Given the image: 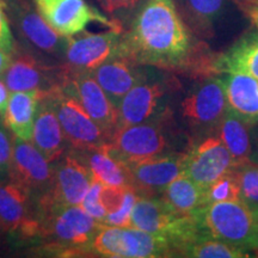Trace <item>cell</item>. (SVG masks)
<instances>
[{
    "instance_id": "10",
    "label": "cell",
    "mask_w": 258,
    "mask_h": 258,
    "mask_svg": "<svg viewBox=\"0 0 258 258\" xmlns=\"http://www.w3.org/2000/svg\"><path fill=\"white\" fill-rule=\"evenodd\" d=\"M37 11L47 24L62 37H72L88 28L99 23L108 28H121L110 21L85 0H32Z\"/></svg>"
},
{
    "instance_id": "36",
    "label": "cell",
    "mask_w": 258,
    "mask_h": 258,
    "mask_svg": "<svg viewBox=\"0 0 258 258\" xmlns=\"http://www.w3.org/2000/svg\"><path fill=\"white\" fill-rule=\"evenodd\" d=\"M102 8L109 14L120 11V10L133 9L140 0H98Z\"/></svg>"
},
{
    "instance_id": "32",
    "label": "cell",
    "mask_w": 258,
    "mask_h": 258,
    "mask_svg": "<svg viewBox=\"0 0 258 258\" xmlns=\"http://www.w3.org/2000/svg\"><path fill=\"white\" fill-rule=\"evenodd\" d=\"M140 198L137 190L134 188H128L124 194L123 201H122L120 208L114 213H110L101 221L102 225L115 226V227H131V217L133 208L137 203L138 199Z\"/></svg>"
},
{
    "instance_id": "38",
    "label": "cell",
    "mask_w": 258,
    "mask_h": 258,
    "mask_svg": "<svg viewBox=\"0 0 258 258\" xmlns=\"http://www.w3.org/2000/svg\"><path fill=\"white\" fill-rule=\"evenodd\" d=\"M9 90L6 88V85L0 79V115L4 114V110L6 108V104H8V99H9Z\"/></svg>"
},
{
    "instance_id": "39",
    "label": "cell",
    "mask_w": 258,
    "mask_h": 258,
    "mask_svg": "<svg viewBox=\"0 0 258 258\" xmlns=\"http://www.w3.org/2000/svg\"><path fill=\"white\" fill-rule=\"evenodd\" d=\"M12 61V55L11 54H8L5 50H3L0 48V78L3 77V74L5 73V71L8 70Z\"/></svg>"
},
{
    "instance_id": "17",
    "label": "cell",
    "mask_w": 258,
    "mask_h": 258,
    "mask_svg": "<svg viewBox=\"0 0 258 258\" xmlns=\"http://www.w3.org/2000/svg\"><path fill=\"white\" fill-rule=\"evenodd\" d=\"M185 152H169L129 164L133 186L140 196L154 198L177 177L184 175Z\"/></svg>"
},
{
    "instance_id": "30",
    "label": "cell",
    "mask_w": 258,
    "mask_h": 258,
    "mask_svg": "<svg viewBox=\"0 0 258 258\" xmlns=\"http://www.w3.org/2000/svg\"><path fill=\"white\" fill-rule=\"evenodd\" d=\"M225 201H241L239 176L235 167L219 177L206 189L207 206L214 202Z\"/></svg>"
},
{
    "instance_id": "25",
    "label": "cell",
    "mask_w": 258,
    "mask_h": 258,
    "mask_svg": "<svg viewBox=\"0 0 258 258\" xmlns=\"http://www.w3.org/2000/svg\"><path fill=\"white\" fill-rule=\"evenodd\" d=\"M213 73H243L258 80V34L250 35L213 59Z\"/></svg>"
},
{
    "instance_id": "34",
    "label": "cell",
    "mask_w": 258,
    "mask_h": 258,
    "mask_svg": "<svg viewBox=\"0 0 258 258\" xmlns=\"http://www.w3.org/2000/svg\"><path fill=\"white\" fill-rule=\"evenodd\" d=\"M14 152V138L4 121L0 120V177L9 175Z\"/></svg>"
},
{
    "instance_id": "23",
    "label": "cell",
    "mask_w": 258,
    "mask_h": 258,
    "mask_svg": "<svg viewBox=\"0 0 258 258\" xmlns=\"http://www.w3.org/2000/svg\"><path fill=\"white\" fill-rule=\"evenodd\" d=\"M47 91H16L9 96L3 121L14 137L31 141L38 104Z\"/></svg>"
},
{
    "instance_id": "13",
    "label": "cell",
    "mask_w": 258,
    "mask_h": 258,
    "mask_svg": "<svg viewBox=\"0 0 258 258\" xmlns=\"http://www.w3.org/2000/svg\"><path fill=\"white\" fill-rule=\"evenodd\" d=\"M0 226L22 238L41 235L36 201L30 191L17 183L0 180Z\"/></svg>"
},
{
    "instance_id": "8",
    "label": "cell",
    "mask_w": 258,
    "mask_h": 258,
    "mask_svg": "<svg viewBox=\"0 0 258 258\" xmlns=\"http://www.w3.org/2000/svg\"><path fill=\"white\" fill-rule=\"evenodd\" d=\"M59 118L67 144L74 151H85L106 144L111 134L102 128L60 84L47 91Z\"/></svg>"
},
{
    "instance_id": "21",
    "label": "cell",
    "mask_w": 258,
    "mask_h": 258,
    "mask_svg": "<svg viewBox=\"0 0 258 258\" xmlns=\"http://www.w3.org/2000/svg\"><path fill=\"white\" fill-rule=\"evenodd\" d=\"M91 73L116 106L125 93L145 77L143 71L138 69V63L120 55L105 61Z\"/></svg>"
},
{
    "instance_id": "28",
    "label": "cell",
    "mask_w": 258,
    "mask_h": 258,
    "mask_svg": "<svg viewBox=\"0 0 258 258\" xmlns=\"http://www.w3.org/2000/svg\"><path fill=\"white\" fill-rule=\"evenodd\" d=\"M226 5L227 0H179L180 15L184 17L185 24L203 36L213 34Z\"/></svg>"
},
{
    "instance_id": "41",
    "label": "cell",
    "mask_w": 258,
    "mask_h": 258,
    "mask_svg": "<svg viewBox=\"0 0 258 258\" xmlns=\"http://www.w3.org/2000/svg\"><path fill=\"white\" fill-rule=\"evenodd\" d=\"M256 217H257V219H258V214H256Z\"/></svg>"
},
{
    "instance_id": "2",
    "label": "cell",
    "mask_w": 258,
    "mask_h": 258,
    "mask_svg": "<svg viewBox=\"0 0 258 258\" xmlns=\"http://www.w3.org/2000/svg\"><path fill=\"white\" fill-rule=\"evenodd\" d=\"M131 227L166 238L182 256L190 244L209 235L203 228L199 214H183L171 208L160 198L147 196H140L135 203Z\"/></svg>"
},
{
    "instance_id": "16",
    "label": "cell",
    "mask_w": 258,
    "mask_h": 258,
    "mask_svg": "<svg viewBox=\"0 0 258 258\" xmlns=\"http://www.w3.org/2000/svg\"><path fill=\"white\" fill-rule=\"evenodd\" d=\"M233 167V158L218 137L203 139L185 152L184 175L203 189Z\"/></svg>"
},
{
    "instance_id": "29",
    "label": "cell",
    "mask_w": 258,
    "mask_h": 258,
    "mask_svg": "<svg viewBox=\"0 0 258 258\" xmlns=\"http://www.w3.org/2000/svg\"><path fill=\"white\" fill-rule=\"evenodd\" d=\"M184 257L192 258H246L250 251L234 246L211 235H205L190 244L183 252Z\"/></svg>"
},
{
    "instance_id": "31",
    "label": "cell",
    "mask_w": 258,
    "mask_h": 258,
    "mask_svg": "<svg viewBox=\"0 0 258 258\" xmlns=\"http://www.w3.org/2000/svg\"><path fill=\"white\" fill-rule=\"evenodd\" d=\"M235 169L239 176L241 201L254 214H258V165L249 161Z\"/></svg>"
},
{
    "instance_id": "35",
    "label": "cell",
    "mask_w": 258,
    "mask_h": 258,
    "mask_svg": "<svg viewBox=\"0 0 258 258\" xmlns=\"http://www.w3.org/2000/svg\"><path fill=\"white\" fill-rule=\"evenodd\" d=\"M0 48L11 55H14L16 49L15 38L2 0H0Z\"/></svg>"
},
{
    "instance_id": "12",
    "label": "cell",
    "mask_w": 258,
    "mask_h": 258,
    "mask_svg": "<svg viewBox=\"0 0 258 258\" xmlns=\"http://www.w3.org/2000/svg\"><path fill=\"white\" fill-rule=\"evenodd\" d=\"M60 85L64 92L83 106L93 121L112 134L117 128V106L111 102L91 72H71L64 70Z\"/></svg>"
},
{
    "instance_id": "22",
    "label": "cell",
    "mask_w": 258,
    "mask_h": 258,
    "mask_svg": "<svg viewBox=\"0 0 258 258\" xmlns=\"http://www.w3.org/2000/svg\"><path fill=\"white\" fill-rule=\"evenodd\" d=\"M74 152L89 167L93 179L108 186L134 188L128 165L111 152L108 143L99 147Z\"/></svg>"
},
{
    "instance_id": "18",
    "label": "cell",
    "mask_w": 258,
    "mask_h": 258,
    "mask_svg": "<svg viewBox=\"0 0 258 258\" xmlns=\"http://www.w3.org/2000/svg\"><path fill=\"white\" fill-rule=\"evenodd\" d=\"M166 89L163 83L143 79L125 93L117 105V127L137 124L157 117L161 112V102Z\"/></svg>"
},
{
    "instance_id": "11",
    "label": "cell",
    "mask_w": 258,
    "mask_h": 258,
    "mask_svg": "<svg viewBox=\"0 0 258 258\" xmlns=\"http://www.w3.org/2000/svg\"><path fill=\"white\" fill-rule=\"evenodd\" d=\"M122 28H111L101 34H83L67 37L63 69L71 72H91L117 54Z\"/></svg>"
},
{
    "instance_id": "3",
    "label": "cell",
    "mask_w": 258,
    "mask_h": 258,
    "mask_svg": "<svg viewBox=\"0 0 258 258\" xmlns=\"http://www.w3.org/2000/svg\"><path fill=\"white\" fill-rule=\"evenodd\" d=\"M41 235L50 239L54 252H91V244L102 224L80 206L38 211Z\"/></svg>"
},
{
    "instance_id": "15",
    "label": "cell",
    "mask_w": 258,
    "mask_h": 258,
    "mask_svg": "<svg viewBox=\"0 0 258 258\" xmlns=\"http://www.w3.org/2000/svg\"><path fill=\"white\" fill-rule=\"evenodd\" d=\"M54 166L31 141L14 137V152L10 166V180L31 192L35 200L49 189Z\"/></svg>"
},
{
    "instance_id": "19",
    "label": "cell",
    "mask_w": 258,
    "mask_h": 258,
    "mask_svg": "<svg viewBox=\"0 0 258 258\" xmlns=\"http://www.w3.org/2000/svg\"><path fill=\"white\" fill-rule=\"evenodd\" d=\"M47 66L31 54L21 53L15 57L3 74L2 80L10 92L41 90L49 91L61 83L63 77V67L60 72Z\"/></svg>"
},
{
    "instance_id": "7",
    "label": "cell",
    "mask_w": 258,
    "mask_h": 258,
    "mask_svg": "<svg viewBox=\"0 0 258 258\" xmlns=\"http://www.w3.org/2000/svg\"><path fill=\"white\" fill-rule=\"evenodd\" d=\"M53 166L51 184L43 195L35 200L36 208L44 211L82 205L93 182L89 167L73 150L64 152Z\"/></svg>"
},
{
    "instance_id": "26",
    "label": "cell",
    "mask_w": 258,
    "mask_h": 258,
    "mask_svg": "<svg viewBox=\"0 0 258 258\" xmlns=\"http://www.w3.org/2000/svg\"><path fill=\"white\" fill-rule=\"evenodd\" d=\"M159 195L166 205L183 214H199L207 206L206 189L185 175L177 177L161 190Z\"/></svg>"
},
{
    "instance_id": "4",
    "label": "cell",
    "mask_w": 258,
    "mask_h": 258,
    "mask_svg": "<svg viewBox=\"0 0 258 258\" xmlns=\"http://www.w3.org/2000/svg\"><path fill=\"white\" fill-rule=\"evenodd\" d=\"M199 217L211 237L247 251L258 249V219L243 201L211 203Z\"/></svg>"
},
{
    "instance_id": "14",
    "label": "cell",
    "mask_w": 258,
    "mask_h": 258,
    "mask_svg": "<svg viewBox=\"0 0 258 258\" xmlns=\"http://www.w3.org/2000/svg\"><path fill=\"white\" fill-rule=\"evenodd\" d=\"M228 111L225 85L220 78L198 84L180 104L182 117L192 128H214Z\"/></svg>"
},
{
    "instance_id": "5",
    "label": "cell",
    "mask_w": 258,
    "mask_h": 258,
    "mask_svg": "<svg viewBox=\"0 0 258 258\" xmlns=\"http://www.w3.org/2000/svg\"><path fill=\"white\" fill-rule=\"evenodd\" d=\"M91 253L109 258H159L176 256L166 238L135 227L102 225L91 244Z\"/></svg>"
},
{
    "instance_id": "27",
    "label": "cell",
    "mask_w": 258,
    "mask_h": 258,
    "mask_svg": "<svg viewBox=\"0 0 258 258\" xmlns=\"http://www.w3.org/2000/svg\"><path fill=\"white\" fill-rule=\"evenodd\" d=\"M249 123L228 110L219 122L218 138L222 141L234 161V167H239L250 161L251 141Z\"/></svg>"
},
{
    "instance_id": "33",
    "label": "cell",
    "mask_w": 258,
    "mask_h": 258,
    "mask_svg": "<svg viewBox=\"0 0 258 258\" xmlns=\"http://www.w3.org/2000/svg\"><path fill=\"white\" fill-rule=\"evenodd\" d=\"M103 185L104 184H102L101 182L93 179L88 194H86L82 205H80V207H82L84 211L88 212L91 217L97 219L99 222L106 217V214H108L102 200Z\"/></svg>"
},
{
    "instance_id": "20",
    "label": "cell",
    "mask_w": 258,
    "mask_h": 258,
    "mask_svg": "<svg viewBox=\"0 0 258 258\" xmlns=\"http://www.w3.org/2000/svg\"><path fill=\"white\" fill-rule=\"evenodd\" d=\"M31 143L51 164L55 163L66 152L69 145L47 92L38 104Z\"/></svg>"
},
{
    "instance_id": "1",
    "label": "cell",
    "mask_w": 258,
    "mask_h": 258,
    "mask_svg": "<svg viewBox=\"0 0 258 258\" xmlns=\"http://www.w3.org/2000/svg\"><path fill=\"white\" fill-rule=\"evenodd\" d=\"M116 55L157 69L211 72V56L196 46L173 0H147Z\"/></svg>"
},
{
    "instance_id": "24",
    "label": "cell",
    "mask_w": 258,
    "mask_h": 258,
    "mask_svg": "<svg viewBox=\"0 0 258 258\" xmlns=\"http://www.w3.org/2000/svg\"><path fill=\"white\" fill-rule=\"evenodd\" d=\"M222 82L228 110L247 123L258 122V80L243 73H228Z\"/></svg>"
},
{
    "instance_id": "40",
    "label": "cell",
    "mask_w": 258,
    "mask_h": 258,
    "mask_svg": "<svg viewBox=\"0 0 258 258\" xmlns=\"http://www.w3.org/2000/svg\"><path fill=\"white\" fill-rule=\"evenodd\" d=\"M247 2H250V0H241V3H243V4H245V3H247Z\"/></svg>"
},
{
    "instance_id": "9",
    "label": "cell",
    "mask_w": 258,
    "mask_h": 258,
    "mask_svg": "<svg viewBox=\"0 0 258 258\" xmlns=\"http://www.w3.org/2000/svg\"><path fill=\"white\" fill-rule=\"evenodd\" d=\"M9 22L24 43L46 56L62 59L67 37L60 36L42 18L32 0H2Z\"/></svg>"
},
{
    "instance_id": "37",
    "label": "cell",
    "mask_w": 258,
    "mask_h": 258,
    "mask_svg": "<svg viewBox=\"0 0 258 258\" xmlns=\"http://www.w3.org/2000/svg\"><path fill=\"white\" fill-rule=\"evenodd\" d=\"M244 5L246 6L245 11L249 16L251 23L258 29V0H250V2L245 3Z\"/></svg>"
},
{
    "instance_id": "6",
    "label": "cell",
    "mask_w": 258,
    "mask_h": 258,
    "mask_svg": "<svg viewBox=\"0 0 258 258\" xmlns=\"http://www.w3.org/2000/svg\"><path fill=\"white\" fill-rule=\"evenodd\" d=\"M163 120L160 114L150 121L117 127L108 141L111 152L127 165L171 152L170 135Z\"/></svg>"
}]
</instances>
